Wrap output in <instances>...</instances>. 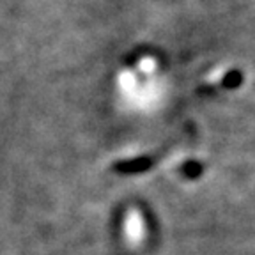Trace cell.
<instances>
[{
  "label": "cell",
  "instance_id": "cell-1",
  "mask_svg": "<svg viewBox=\"0 0 255 255\" xmlns=\"http://www.w3.org/2000/svg\"><path fill=\"white\" fill-rule=\"evenodd\" d=\"M124 232L126 238L129 239V243L136 245L140 243V239H143V220L138 215V211H129L126 216V223H124Z\"/></svg>",
  "mask_w": 255,
  "mask_h": 255
},
{
  "label": "cell",
  "instance_id": "cell-3",
  "mask_svg": "<svg viewBox=\"0 0 255 255\" xmlns=\"http://www.w3.org/2000/svg\"><path fill=\"white\" fill-rule=\"evenodd\" d=\"M241 84H243V75H241L239 71H236V69L229 71L222 80V85L225 89H238Z\"/></svg>",
  "mask_w": 255,
  "mask_h": 255
},
{
  "label": "cell",
  "instance_id": "cell-2",
  "mask_svg": "<svg viewBox=\"0 0 255 255\" xmlns=\"http://www.w3.org/2000/svg\"><path fill=\"white\" fill-rule=\"evenodd\" d=\"M152 165V159L147 156H140V158H131V159H123L117 161L114 165L117 172L121 174H140V172H147Z\"/></svg>",
  "mask_w": 255,
  "mask_h": 255
},
{
  "label": "cell",
  "instance_id": "cell-4",
  "mask_svg": "<svg viewBox=\"0 0 255 255\" xmlns=\"http://www.w3.org/2000/svg\"><path fill=\"white\" fill-rule=\"evenodd\" d=\"M183 174L186 177H190V179H195V177H199L202 174V165L199 161H186L183 165Z\"/></svg>",
  "mask_w": 255,
  "mask_h": 255
}]
</instances>
